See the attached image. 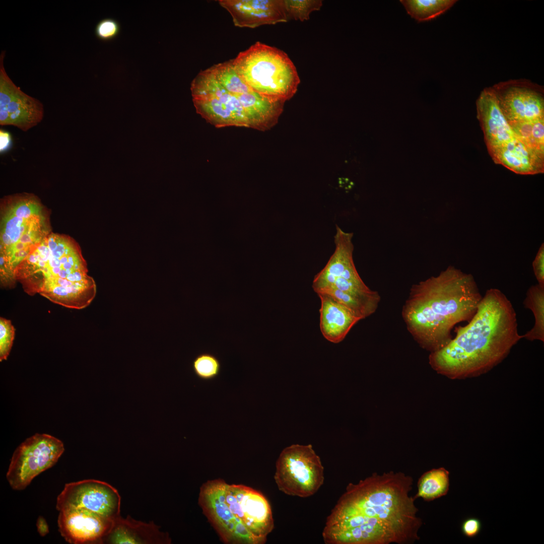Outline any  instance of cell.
Wrapping results in <instances>:
<instances>
[{
  "instance_id": "cell-1",
  "label": "cell",
  "mask_w": 544,
  "mask_h": 544,
  "mask_svg": "<svg viewBox=\"0 0 544 544\" xmlns=\"http://www.w3.org/2000/svg\"><path fill=\"white\" fill-rule=\"evenodd\" d=\"M411 477L390 471L349 483L327 517L326 544L413 543L422 525Z\"/></svg>"
},
{
  "instance_id": "cell-2",
  "label": "cell",
  "mask_w": 544,
  "mask_h": 544,
  "mask_svg": "<svg viewBox=\"0 0 544 544\" xmlns=\"http://www.w3.org/2000/svg\"><path fill=\"white\" fill-rule=\"evenodd\" d=\"M522 338L512 303L501 291L491 288L473 318L445 346L431 353L429 363L451 379L477 377L501 363Z\"/></svg>"
},
{
  "instance_id": "cell-3",
  "label": "cell",
  "mask_w": 544,
  "mask_h": 544,
  "mask_svg": "<svg viewBox=\"0 0 544 544\" xmlns=\"http://www.w3.org/2000/svg\"><path fill=\"white\" fill-rule=\"evenodd\" d=\"M482 297L471 274L449 266L412 287L402 315L415 338L432 353L452 339L456 324L470 321Z\"/></svg>"
},
{
  "instance_id": "cell-4",
  "label": "cell",
  "mask_w": 544,
  "mask_h": 544,
  "mask_svg": "<svg viewBox=\"0 0 544 544\" xmlns=\"http://www.w3.org/2000/svg\"><path fill=\"white\" fill-rule=\"evenodd\" d=\"M15 276L29 295L39 293L69 308H86L96 294L79 246L62 235L50 233L19 264Z\"/></svg>"
},
{
  "instance_id": "cell-5",
  "label": "cell",
  "mask_w": 544,
  "mask_h": 544,
  "mask_svg": "<svg viewBox=\"0 0 544 544\" xmlns=\"http://www.w3.org/2000/svg\"><path fill=\"white\" fill-rule=\"evenodd\" d=\"M198 502L225 543L263 544L274 528L268 502L250 487L210 480L201 486Z\"/></svg>"
},
{
  "instance_id": "cell-6",
  "label": "cell",
  "mask_w": 544,
  "mask_h": 544,
  "mask_svg": "<svg viewBox=\"0 0 544 544\" xmlns=\"http://www.w3.org/2000/svg\"><path fill=\"white\" fill-rule=\"evenodd\" d=\"M1 215V282L3 286H12L16 268L50 233V227L44 207L33 194L4 197Z\"/></svg>"
},
{
  "instance_id": "cell-7",
  "label": "cell",
  "mask_w": 544,
  "mask_h": 544,
  "mask_svg": "<svg viewBox=\"0 0 544 544\" xmlns=\"http://www.w3.org/2000/svg\"><path fill=\"white\" fill-rule=\"evenodd\" d=\"M231 61L240 78L263 97L285 102L297 90V70L288 55L276 47L256 42Z\"/></svg>"
},
{
  "instance_id": "cell-8",
  "label": "cell",
  "mask_w": 544,
  "mask_h": 544,
  "mask_svg": "<svg viewBox=\"0 0 544 544\" xmlns=\"http://www.w3.org/2000/svg\"><path fill=\"white\" fill-rule=\"evenodd\" d=\"M274 479L279 490L284 494L307 498L323 485L324 467L311 444H293L280 453Z\"/></svg>"
},
{
  "instance_id": "cell-9",
  "label": "cell",
  "mask_w": 544,
  "mask_h": 544,
  "mask_svg": "<svg viewBox=\"0 0 544 544\" xmlns=\"http://www.w3.org/2000/svg\"><path fill=\"white\" fill-rule=\"evenodd\" d=\"M190 90L196 112L208 122L218 128H252L240 102L218 82L209 68L197 75Z\"/></svg>"
},
{
  "instance_id": "cell-10",
  "label": "cell",
  "mask_w": 544,
  "mask_h": 544,
  "mask_svg": "<svg viewBox=\"0 0 544 544\" xmlns=\"http://www.w3.org/2000/svg\"><path fill=\"white\" fill-rule=\"evenodd\" d=\"M64 451L59 439L48 434L36 433L15 450L6 478L15 490L25 489L38 475L53 466Z\"/></svg>"
},
{
  "instance_id": "cell-11",
  "label": "cell",
  "mask_w": 544,
  "mask_h": 544,
  "mask_svg": "<svg viewBox=\"0 0 544 544\" xmlns=\"http://www.w3.org/2000/svg\"><path fill=\"white\" fill-rule=\"evenodd\" d=\"M209 68L218 82L240 102L252 128L264 131L278 122L284 102L268 99L252 90L238 76L231 59Z\"/></svg>"
},
{
  "instance_id": "cell-12",
  "label": "cell",
  "mask_w": 544,
  "mask_h": 544,
  "mask_svg": "<svg viewBox=\"0 0 544 544\" xmlns=\"http://www.w3.org/2000/svg\"><path fill=\"white\" fill-rule=\"evenodd\" d=\"M508 123L544 119L543 86L525 79H511L491 87Z\"/></svg>"
},
{
  "instance_id": "cell-13",
  "label": "cell",
  "mask_w": 544,
  "mask_h": 544,
  "mask_svg": "<svg viewBox=\"0 0 544 544\" xmlns=\"http://www.w3.org/2000/svg\"><path fill=\"white\" fill-rule=\"evenodd\" d=\"M121 497L108 483L89 479L65 484L56 500V508L61 511L81 508L114 521L120 515Z\"/></svg>"
},
{
  "instance_id": "cell-14",
  "label": "cell",
  "mask_w": 544,
  "mask_h": 544,
  "mask_svg": "<svg viewBox=\"0 0 544 544\" xmlns=\"http://www.w3.org/2000/svg\"><path fill=\"white\" fill-rule=\"evenodd\" d=\"M5 55V50L0 55V124L27 131L42 120L43 105L22 91L9 78L4 66Z\"/></svg>"
},
{
  "instance_id": "cell-15",
  "label": "cell",
  "mask_w": 544,
  "mask_h": 544,
  "mask_svg": "<svg viewBox=\"0 0 544 544\" xmlns=\"http://www.w3.org/2000/svg\"><path fill=\"white\" fill-rule=\"evenodd\" d=\"M59 512L58 531L65 541L71 544L101 543L113 521L81 508Z\"/></svg>"
},
{
  "instance_id": "cell-16",
  "label": "cell",
  "mask_w": 544,
  "mask_h": 544,
  "mask_svg": "<svg viewBox=\"0 0 544 544\" xmlns=\"http://www.w3.org/2000/svg\"><path fill=\"white\" fill-rule=\"evenodd\" d=\"M335 227V250L324 267L314 278L312 288L314 292L335 281L365 284L353 261V233L344 231L337 225Z\"/></svg>"
},
{
  "instance_id": "cell-17",
  "label": "cell",
  "mask_w": 544,
  "mask_h": 544,
  "mask_svg": "<svg viewBox=\"0 0 544 544\" xmlns=\"http://www.w3.org/2000/svg\"><path fill=\"white\" fill-rule=\"evenodd\" d=\"M218 2L230 14L236 27L254 28L288 20L284 0H219Z\"/></svg>"
},
{
  "instance_id": "cell-18",
  "label": "cell",
  "mask_w": 544,
  "mask_h": 544,
  "mask_svg": "<svg viewBox=\"0 0 544 544\" xmlns=\"http://www.w3.org/2000/svg\"><path fill=\"white\" fill-rule=\"evenodd\" d=\"M477 116L489 151L516 137L503 115L491 87L484 88L476 101Z\"/></svg>"
},
{
  "instance_id": "cell-19",
  "label": "cell",
  "mask_w": 544,
  "mask_h": 544,
  "mask_svg": "<svg viewBox=\"0 0 544 544\" xmlns=\"http://www.w3.org/2000/svg\"><path fill=\"white\" fill-rule=\"evenodd\" d=\"M154 522L138 521L129 516L116 518L111 529L103 538L101 543L168 544L171 538Z\"/></svg>"
},
{
  "instance_id": "cell-20",
  "label": "cell",
  "mask_w": 544,
  "mask_h": 544,
  "mask_svg": "<svg viewBox=\"0 0 544 544\" xmlns=\"http://www.w3.org/2000/svg\"><path fill=\"white\" fill-rule=\"evenodd\" d=\"M320 298V329L328 341L337 344L343 341L361 318L351 309L331 296L317 293Z\"/></svg>"
},
{
  "instance_id": "cell-21",
  "label": "cell",
  "mask_w": 544,
  "mask_h": 544,
  "mask_svg": "<svg viewBox=\"0 0 544 544\" xmlns=\"http://www.w3.org/2000/svg\"><path fill=\"white\" fill-rule=\"evenodd\" d=\"M488 152L495 163L516 174L533 175L544 172V156L530 150L517 139Z\"/></svg>"
},
{
  "instance_id": "cell-22",
  "label": "cell",
  "mask_w": 544,
  "mask_h": 544,
  "mask_svg": "<svg viewBox=\"0 0 544 544\" xmlns=\"http://www.w3.org/2000/svg\"><path fill=\"white\" fill-rule=\"evenodd\" d=\"M449 472L444 467L433 468L424 473L418 483L414 496L430 501L447 494L449 488Z\"/></svg>"
},
{
  "instance_id": "cell-23",
  "label": "cell",
  "mask_w": 544,
  "mask_h": 544,
  "mask_svg": "<svg viewBox=\"0 0 544 544\" xmlns=\"http://www.w3.org/2000/svg\"><path fill=\"white\" fill-rule=\"evenodd\" d=\"M525 308L530 309L534 317L533 327L523 334L528 341L544 342V287L538 284L527 290L523 301Z\"/></svg>"
},
{
  "instance_id": "cell-24",
  "label": "cell",
  "mask_w": 544,
  "mask_h": 544,
  "mask_svg": "<svg viewBox=\"0 0 544 544\" xmlns=\"http://www.w3.org/2000/svg\"><path fill=\"white\" fill-rule=\"evenodd\" d=\"M456 0H400L407 14L418 22L432 20L450 9Z\"/></svg>"
},
{
  "instance_id": "cell-25",
  "label": "cell",
  "mask_w": 544,
  "mask_h": 544,
  "mask_svg": "<svg viewBox=\"0 0 544 544\" xmlns=\"http://www.w3.org/2000/svg\"><path fill=\"white\" fill-rule=\"evenodd\" d=\"M508 124L518 140L530 150L544 156V119Z\"/></svg>"
},
{
  "instance_id": "cell-26",
  "label": "cell",
  "mask_w": 544,
  "mask_h": 544,
  "mask_svg": "<svg viewBox=\"0 0 544 544\" xmlns=\"http://www.w3.org/2000/svg\"><path fill=\"white\" fill-rule=\"evenodd\" d=\"M327 294L351 309L361 319L374 313L378 305L368 302L333 287L321 289L316 292Z\"/></svg>"
},
{
  "instance_id": "cell-27",
  "label": "cell",
  "mask_w": 544,
  "mask_h": 544,
  "mask_svg": "<svg viewBox=\"0 0 544 544\" xmlns=\"http://www.w3.org/2000/svg\"><path fill=\"white\" fill-rule=\"evenodd\" d=\"M192 369L195 375L202 380H208L218 376L221 369L219 359L213 354L203 353L197 355L192 362Z\"/></svg>"
},
{
  "instance_id": "cell-28",
  "label": "cell",
  "mask_w": 544,
  "mask_h": 544,
  "mask_svg": "<svg viewBox=\"0 0 544 544\" xmlns=\"http://www.w3.org/2000/svg\"><path fill=\"white\" fill-rule=\"evenodd\" d=\"M284 3L288 20L301 21L309 19L310 13L322 5L321 0H284Z\"/></svg>"
},
{
  "instance_id": "cell-29",
  "label": "cell",
  "mask_w": 544,
  "mask_h": 544,
  "mask_svg": "<svg viewBox=\"0 0 544 544\" xmlns=\"http://www.w3.org/2000/svg\"><path fill=\"white\" fill-rule=\"evenodd\" d=\"M15 337V328L10 320L0 319V361L6 360Z\"/></svg>"
},
{
  "instance_id": "cell-30",
  "label": "cell",
  "mask_w": 544,
  "mask_h": 544,
  "mask_svg": "<svg viewBox=\"0 0 544 544\" xmlns=\"http://www.w3.org/2000/svg\"><path fill=\"white\" fill-rule=\"evenodd\" d=\"M120 28V25L116 20L112 18H105L97 23L95 33L98 39L103 41H109L118 35Z\"/></svg>"
},
{
  "instance_id": "cell-31",
  "label": "cell",
  "mask_w": 544,
  "mask_h": 544,
  "mask_svg": "<svg viewBox=\"0 0 544 544\" xmlns=\"http://www.w3.org/2000/svg\"><path fill=\"white\" fill-rule=\"evenodd\" d=\"M533 270L538 284L544 287V244L540 246L532 262Z\"/></svg>"
},
{
  "instance_id": "cell-32",
  "label": "cell",
  "mask_w": 544,
  "mask_h": 544,
  "mask_svg": "<svg viewBox=\"0 0 544 544\" xmlns=\"http://www.w3.org/2000/svg\"><path fill=\"white\" fill-rule=\"evenodd\" d=\"M482 524L480 520L475 517H469L465 519L461 524L463 534L468 537H473L480 532Z\"/></svg>"
},
{
  "instance_id": "cell-33",
  "label": "cell",
  "mask_w": 544,
  "mask_h": 544,
  "mask_svg": "<svg viewBox=\"0 0 544 544\" xmlns=\"http://www.w3.org/2000/svg\"><path fill=\"white\" fill-rule=\"evenodd\" d=\"M11 137L10 134L3 130H0V151L3 152L8 150L11 144Z\"/></svg>"
},
{
  "instance_id": "cell-34",
  "label": "cell",
  "mask_w": 544,
  "mask_h": 544,
  "mask_svg": "<svg viewBox=\"0 0 544 544\" xmlns=\"http://www.w3.org/2000/svg\"><path fill=\"white\" fill-rule=\"evenodd\" d=\"M37 531L41 536H44L49 533V527L45 519L42 516H39L36 522Z\"/></svg>"
}]
</instances>
